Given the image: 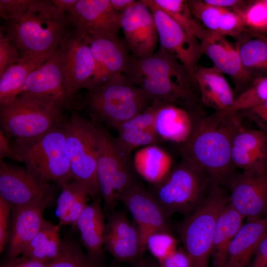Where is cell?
Here are the masks:
<instances>
[{
  "label": "cell",
  "instance_id": "cell-1",
  "mask_svg": "<svg viewBox=\"0 0 267 267\" xmlns=\"http://www.w3.org/2000/svg\"><path fill=\"white\" fill-rule=\"evenodd\" d=\"M123 74L152 101L193 107L197 106L200 101L186 69L174 55L161 46L147 57L137 59L131 55Z\"/></svg>",
  "mask_w": 267,
  "mask_h": 267
},
{
  "label": "cell",
  "instance_id": "cell-2",
  "mask_svg": "<svg viewBox=\"0 0 267 267\" xmlns=\"http://www.w3.org/2000/svg\"><path fill=\"white\" fill-rule=\"evenodd\" d=\"M242 115L236 113L218 120L212 114L201 122L180 148L182 159L201 169L214 182L225 186L236 173L231 160L233 138L243 126Z\"/></svg>",
  "mask_w": 267,
  "mask_h": 267
},
{
  "label": "cell",
  "instance_id": "cell-3",
  "mask_svg": "<svg viewBox=\"0 0 267 267\" xmlns=\"http://www.w3.org/2000/svg\"><path fill=\"white\" fill-rule=\"evenodd\" d=\"M73 28L67 15L59 12L51 0H36L23 14L6 21L0 30L11 39L22 57L55 50Z\"/></svg>",
  "mask_w": 267,
  "mask_h": 267
},
{
  "label": "cell",
  "instance_id": "cell-4",
  "mask_svg": "<svg viewBox=\"0 0 267 267\" xmlns=\"http://www.w3.org/2000/svg\"><path fill=\"white\" fill-rule=\"evenodd\" d=\"M62 104L23 93L0 104L1 130L16 141L40 137L64 123Z\"/></svg>",
  "mask_w": 267,
  "mask_h": 267
},
{
  "label": "cell",
  "instance_id": "cell-5",
  "mask_svg": "<svg viewBox=\"0 0 267 267\" xmlns=\"http://www.w3.org/2000/svg\"><path fill=\"white\" fill-rule=\"evenodd\" d=\"M17 161L44 183L53 182L60 187L73 180L65 153L63 124L38 138L16 141L13 145Z\"/></svg>",
  "mask_w": 267,
  "mask_h": 267
},
{
  "label": "cell",
  "instance_id": "cell-6",
  "mask_svg": "<svg viewBox=\"0 0 267 267\" xmlns=\"http://www.w3.org/2000/svg\"><path fill=\"white\" fill-rule=\"evenodd\" d=\"M212 182L201 169L182 159L150 192L169 218L175 213L186 216L203 202Z\"/></svg>",
  "mask_w": 267,
  "mask_h": 267
},
{
  "label": "cell",
  "instance_id": "cell-7",
  "mask_svg": "<svg viewBox=\"0 0 267 267\" xmlns=\"http://www.w3.org/2000/svg\"><path fill=\"white\" fill-rule=\"evenodd\" d=\"M85 102L94 118L116 129L153 101L122 73L89 90Z\"/></svg>",
  "mask_w": 267,
  "mask_h": 267
},
{
  "label": "cell",
  "instance_id": "cell-8",
  "mask_svg": "<svg viewBox=\"0 0 267 267\" xmlns=\"http://www.w3.org/2000/svg\"><path fill=\"white\" fill-rule=\"evenodd\" d=\"M229 202L224 186L213 182L203 202L179 224L178 234L193 267H208L217 220Z\"/></svg>",
  "mask_w": 267,
  "mask_h": 267
},
{
  "label": "cell",
  "instance_id": "cell-9",
  "mask_svg": "<svg viewBox=\"0 0 267 267\" xmlns=\"http://www.w3.org/2000/svg\"><path fill=\"white\" fill-rule=\"evenodd\" d=\"M65 153L73 179L94 199L101 195L97 175L98 126L73 113L64 121Z\"/></svg>",
  "mask_w": 267,
  "mask_h": 267
},
{
  "label": "cell",
  "instance_id": "cell-10",
  "mask_svg": "<svg viewBox=\"0 0 267 267\" xmlns=\"http://www.w3.org/2000/svg\"><path fill=\"white\" fill-rule=\"evenodd\" d=\"M97 175L104 209L109 215L124 192L136 179L131 158L118 148L115 138L98 126Z\"/></svg>",
  "mask_w": 267,
  "mask_h": 267
},
{
  "label": "cell",
  "instance_id": "cell-11",
  "mask_svg": "<svg viewBox=\"0 0 267 267\" xmlns=\"http://www.w3.org/2000/svg\"><path fill=\"white\" fill-rule=\"evenodd\" d=\"M154 16L161 46L172 53L188 72L196 89L195 77L204 54L201 43L187 34L153 0H142Z\"/></svg>",
  "mask_w": 267,
  "mask_h": 267
},
{
  "label": "cell",
  "instance_id": "cell-12",
  "mask_svg": "<svg viewBox=\"0 0 267 267\" xmlns=\"http://www.w3.org/2000/svg\"><path fill=\"white\" fill-rule=\"evenodd\" d=\"M90 42L88 37L73 28L59 47L64 83L71 101L80 89L85 88L94 71Z\"/></svg>",
  "mask_w": 267,
  "mask_h": 267
},
{
  "label": "cell",
  "instance_id": "cell-13",
  "mask_svg": "<svg viewBox=\"0 0 267 267\" xmlns=\"http://www.w3.org/2000/svg\"><path fill=\"white\" fill-rule=\"evenodd\" d=\"M225 186L230 204L245 218H267V168L236 173Z\"/></svg>",
  "mask_w": 267,
  "mask_h": 267
},
{
  "label": "cell",
  "instance_id": "cell-14",
  "mask_svg": "<svg viewBox=\"0 0 267 267\" xmlns=\"http://www.w3.org/2000/svg\"><path fill=\"white\" fill-rule=\"evenodd\" d=\"M130 212L140 236L145 251L148 237L158 231L171 233L170 218L166 214L151 192L137 180L124 192L120 198Z\"/></svg>",
  "mask_w": 267,
  "mask_h": 267
},
{
  "label": "cell",
  "instance_id": "cell-15",
  "mask_svg": "<svg viewBox=\"0 0 267 267\" xmlns=\"http://www.w3.org/2000/svg\"><path fill=\"white\" fill-rule=\"evenodd\" d=\"M121 12L110 0H78L67 15L72 27L90 40L96 37H119Z\"/></svg>",
  "mask_w": 267,
  "mask_h": 267
},
{
  "label": "cell",
  "instance_id": "cell-16",
  "mask_svg": "<svg viewBox=\"0 0 267 267\" xmlns=\"http://www.w3.org/2000/svg\"><path fill=\"white\" fill-rule=\"evenodd\" d=\"M121 26L133 57L143 58L155 53L158 31L152 13L142 0L122 13Z\"/></svg>",
  "mask_w": 267,
  "mask_h": 267
},
{
  "label": "cell",
  "instance_id": "cell-17",
  "mask_svg": "<svg viewBox=\"0 0 267 267\" xmlns=\"http://www.w3.org/2000/svg\"><path fill=\"white\" fill-rule=\"evenodd\" d=\"M105 249L120 263L137 265L143 258L139 230L122 211L109 215L106 223Z\"/></svg>",
  "mask_w": 267,
  "mask_h": 267
},
{
  "label": "cell",
  "instance_id": "cell-18",
  "mask_svg": "<svg viewBox=\"0 0 267 267\" xmlns=\"http://www.w3.org/2000/svg\"><path fill=\"white\" fill-rule=\"evenodd\" d=\"M89 45L95 62V69L85 87L88 90L123 73L131 57L125 41L119 37L94 38L90 39Z\"/></svg>",
  "mask_w": 267,
  "mask_h": 267
},
{
  "label": "cell",
  "instance_id": "cell-19",
  "mask_svg": "<svg viewBox=\"0 0 267 267\" xmlns=\"http://www.w3.org/2000/svg\"><path fill=\"white\" fill-rule=\"evenodd\" d=\"M206 117L198 106L182 108L174 103L163 102L156 114L155 130L161 139L182 145Z\"/></svg>",
  "mask_w": 267,
  "mask_h": 267
},
{
  "label": "cell",
  "instance_id": "cell-20",
  "mask_svg": "<svg viewBox=\"0 0 267 267\" xmlns=\"http://www.w3.org/2000/svg\"><path fill=\"white\" fill-rule=\"evenodd\" d=\"M53 198L52 189L32 202L12 207V224L9 240V259L22 253L40 230L44 212Z\"/></svg>",
  "mask_w": 267,
  "mask_h": 267
},
{
  "label": "cell",
  "instance_id": "cell-21",
  "mask_svg": "<svg viewBox=\"0 0 267 267\" xmlns=\"http://www.w3.org/2000/svg\"><path fill=\"white\" fill-rule=\"evenodd\" d=\"M20 93L52 100L65 107L69 105L71 101L64 83L59 47L29 76Z\"/></svg>",
  "mask_w": 267,
  "mask_h": 267
},
{
  "label": "cell",
  "instance_id": "cell-22",
  "mask_svg": "<svg viewBox=\"0 0 267 267\" xmlns=\"http://www.w3.org/2000/svg\"><path fill=\"white\" fill-rule=\"evenodd\" d=\"M52 189L26 168L10 166L0 160V196L12 206L28 204Z\"/></svg>",
  "mask_w": 267,
  "mask_h": 267
},
{
  "label": "cell",
  "instance_id": "cell-23",
  "mask_svg": "<svg viewBox=\"0 0 267 267\" xmlns=\"http://www.w3.org/2000/svg\"><path fill=\"white\" fill-rule=\"evenodd\" d=\"M201 44L214 66L232 78L238 95L252 84L253 78L243 67L238 45H233L224 36L215 33Z\"/></svg>",
  "mask_w": 267,
  "mask_h": 267
},
{
  "label": "cell",
  "instance_id": "cell-24",
  "mask_svg": "<svg viewBox=\"0 0 267 267\" xmlns=\"http://www.w3.org/2000/svg\"><path fill=\"white\" fill-rule=\"evenodd\" d=\"M231 156L234 167L248 171L267 168V136L242 126L234 135Z\"/></svg>",
  "mask_w": 267,
  "mask_h": 267
},
{
  "label": "cell",
  "instance_id": "cell-25",
  "mask_svg": "<svg viewBox=\"0 0 267 267\" xmlns=\"http://www.w3.org/2000/svg\"><path fill=\"white\" fill-rule=\"evenodd\" d=\"M101 196L88 204L79 217L75 226L81 235V241L93 261L103 263L106 223L101 207Z\"/></svg>",
  "mask_w": 267,
  "mask_h": 267
},
{
  "label": "cell",
  "instance_id": "cell-26",
  "mask_svg": "<svg viewBox=\"0 0 267 267\" xmlns=\"http://www.w3.org/2000/svg\"><path fill=\"white\" fill-rule=\"evenodd\" d=\"M195 82L201 102L215 111L227 108L235 98L223 73L214 66L207 67L199 65Z\"/></svg>",
  "mask_w": 267,
  "mask_h": 267
},
{
  "label": "cell",
  "instance_id": "cell-27",
  "mask_svg": "<svg viewBox=\"0 0 267 267\" xmlns=\"http://www.w3.org/2000/svg\"><path fill=\"white\" fill-rule=\"evenodd\" d=\"M267 234V218L246 220L229 247L224 267H249L258 245Z\"/></svg>",
  "mask_w": 267,
  "mask_h": 267
},
{
  "label": "cell",
  "instance_id": "cell-28",
  "mask_svg": "<svg viewBox=\"0 0 267 267\" xmlns=\"http://www.w3.org/2000/svg\"><path fill=\"white\" fill-rule=\"evenodd\" d=\"M244 219L229 202L221 211L216 223L211 256L215 267H224L230 244L243 225Z\"/></svg>",
  "mask_w": 267,
  "mask_h": 267
},
{
  "label": "cell",
  "instance_id": "cell-29",
  "mask_svg": "<svg viewBox=\"0 0 267 267\" xmlns=\"http://www.w3.org/2000/svg\"><path fill=\"white\" fill-rule=\"evenodd\" d=\"M54 50L37 56L21 57L18 62L8 67L0 76V104L18 96L29 76Z\"/></svg>",
  "mask_w": 267,
  "mask_h": 267
},
{
  "label": "cell",
  "instance_id": "cell-30",
  "mask_svg": "<svg viewBox=\"0 0 267 267\" xmlns=\"http://www.w3.org/2000/svg\"><path fill=\"white\" fill-rule=\"evenodd\" d=\"M135 171L147 181L157 184L172 168V159L156 145L144 146L135 153L133 162Z\"/></svg>",
  "mask_w": 267,
  "mask_h": 267
},
{
  "label": "cell",
  "instance_id": "cell-31",
  "mask_svg": "<svg viewBox=\"0 0 267 267\" xmlns=\"http://www.w3.org/2000/svg\"><path fill=\"white\" fill-rule=\"evenodd\" d=\"M59 226L44 220L38 233L22 251L23 257L46 262L57 259L64 245L59 235Z\"/></svg>",
  "mask_w": 267,
  "mask_h": 267
},
{
  "label": "cell",
  "instance_id": "cell-32",
  "mask_svg": "<svg viewBox=\"0 0 267 267\" xmlns=\"http://www.w3.org/2000/svg\"><path fill=\"white\" fill-rule=\"evenodd\" d=\"M61 188L56 210L59 225L71 224L75 227L79 217L88 204L89 192L75 179L64 184Z\"/></svg>",
  "mask_w": 267,
  "mask_h": 267
},
{
  "label": "cell",
  "instance_id": "cell-33",
  "mask_svg": "<svg viewBox=\"0 0 267 267\" xmlns=\"http://www.w3.org/2000/svg\"><path fill=\"white\" fill-rule=\"evenodd\" d=\"M153 0L158 8L169 15L187 34L201 43L205 42L214 33L193 16L187 0Z\"/></svg>",
  "mask_w": 267,
  "mask_h": 267
},
{
  "label": "cell",
  "instance_id": "cell-34",
  "mask_svg": "<svg viewBox=\"0 0 267 267\" xmlns=\"http://www.w3.org/2000/svg\"><path fill=\"white\" fill-rule=\"evenodd\" d=\"M238 46L243 67L252 77H267V42L261 37L248 40Z\"/></svg>",
  "mask_w": 267,
  "mask_h": 267
},
{
  "label": "cell",
  "instance_id": "cell-35",
  "mask_svg": "<svg viewBox=\"0 0 267 267\" xmlns=\"http://www.w3.org/2000/svg\"><path fill=\"white\" fill-rule=\"evenodd\" d=\"M267 101V77L255 80L245 90L235 97L227 108L215 111L213 115L222 119Z\"/></svg>",
  "mask_w": 267,
  "mask_h": 267
},
{
  "label": "cell",
  "instance_id": "cell-36",
  "mask_svg": "<svg viewBox=\"0 0 267 267\" xmlns=\"http://www.w3.org/2000/svg\"><path fill=\"white\" fill-rule=\"evenodd\" d=\"M118 135L115 138L119 149L131 158L132 151L140 146L156 145L161 139L155 130L132 127L117 130Z\"/></svg>",
  "mask_w": 267,
  "mask_h": 267
},
{
  "label": "cell",
  "instance_id": "cell-37",
  "mask_svg": "<svg viewBox=\"0 0 267 267\" xmlns=\"http://www.w3.org/2000/svg\"><path fill=\"white\" fill-rule=\"evenodd\" d=\"M63 242L61 254L50 262L47 267H109L91 259L76 241L67 238Z\"/></svg>",
  "mask_w": 267,
  "mask_h": 267
},
{
  "label": "cell",
  "instance_id": "cell-38",
  "mask_svg": "<svg viewBox=\"0 0 267 267\" xmlns=\"http://www.w3.org/2000/svg\"><path fill=\"white\" fill-rule=\"evenodd\" d=\"M193 16L210 31L218 33L223 8L210 4L205 0H187Z\"/></svg>",
  "mask_w": 267,
  "mask_h": 267
},
{
  "label": "cell",
  "instance_id": "cell-39",
  "mask_svg": "<svg viewBox=\"0 0 267 267\" xmlns=\"http://www.w3.org/2000/svg\"><path fill=\"white\" fill-rule=\"evenodd\" d=\"M177 242L171 232H156L150 235L146 242V248L157 259L162 262L177 250Z\"/></svg>",
  "mask_w": 267,
  "mask_h": 267
},
{
  "label": "cell",
  "instance_id": "cell-40",
  "mask_svg": "<svg viewBox=\"0 0 267 267\" xmlns=\"http://www.w3.org/2000/svg\"><path fill=\"white\" fill-rule=\"evenodd\" d=\"M245 26L243 18L237 10L232 11L223 8L221 16L218 34L223 36H236L243 31Z\"/></svg>",
  "mask_w": 267,
  "mask_h": 267
},
{
  "label": "cell",
  "instance_id": "cell-41",
  "mask_svg": "<svg viewBox=\"0 0 267 267\" xmlns=\"http://www.w3.org/2000/svg\"><path fill=\"white\" fill-rule=\"evenodd\" d=\"M237 10L242 15L245 26L256 30H267V7L262 0L255 2L245 11Z\"/></svg>",
  "mask_w": 267,
  "mask_h": 267
},
{
  "label": "cell",
  "instance_id": "cell-42",
  "mask_svg": "<svg viewBox=\"0 0 267 267\" xmlns=\"http://www.w3.org/2000/svg\"><path fill=\"white\" fill-rule=\"evenodd\" d=\"M19 50L11 39L0 30V76L20 59Z\"/></svg>",
  "mask_w": 267,
  "mask_h": 267
},
{
  "label": "cell",
  "instance_id": "cell-43",
  "mask_svg": "<svg viewBox=\"0 0 267 267\" xmlns=\"http://www.w3.org/2000/svg\"><path fill=\"white\" fill-rule=\"evenodd\" d=\"M36 0H0V15L5 21L25 13Z\"/></svg>",
  "mask_w": 267,
  "mask_h": 267
},
{
  "label": "cell",
  "instance_id": "cell-44",
  "mask_svg": "<svg viewBox=\"0 0 267 267\" xmlns=\"http://www.w3.org/2000/svg\"><path fill=\"white\" fill-rule=\"evenodd\" d=\"M239 112L267 136V101Z\"/></svg>",
  "mask_w": 267,
  "mask_h": 267
},
{
  "label": "cell",
  "instance_id": "cell-45",
  "mask_svg": "<svg viewBox=\"0 0 267 267\" xmlns=\"http://www.w3.org/2000/svg\"><path fill=\"white\" fill-rule=\"evenodd\" d=\"M12 206L0 196V252L9 242L10 237L9 220Z\"/></svg>",
  "mask_w": 267,
  "mask_h": 267
},
{
  "label": "cell",
  "instance_id": "cell-46",
  "mask_svg": "<svg viewBox=\"0 0 267 267\" xmlns=\"http://www.w3.org/2000/svg\"><path fill=\"white\" fill-rule=\"evenodd\" d=\"M159 264L160 267H193L188 254L181 249H177Z\"/></svg>",
  "mask_w": 267,
  "mask_h": 267
},
{
  "label": "cell",
  "instance_id": "cell-47",
  "mask_svg": "<svg viewBox=\"0 0 267 267\" xmlns=\"http://www.w3.org/2000/svg\"><path fill=\"white\" fill-rule=\"evenodd\" d=\"M50 262L23 257L9 259L1 267H47Z\"/></svg>",
  "mask_w": 267,
  "mask_h": 267
},
{
  "label": "cell",
  "instance_id": "cell-48",
  "mask_svg": "<svg viewBox=\"0 0 267 267\" xmlns=\"http://www.w3.org/2000/svg\"><path fill=\"white\" fill-rule=\"evenodd\" d=\"M249 267H267V234L258 245Z\"/></svg>",
  "mask_w": 267,
  "mask_h": 267
},
{
  "label": "cell",
  "instance_id": "cell-49",
  "mask_svg": "<svg viewBox=\"0 0 267 267\" xmlns=\"http://www.w3.org/2000/svg\"><path fill=\"white\" fill-rule=\"evenodd\" d=\"M4 158H9L17 161L16 152L13 145L10 144L9 138L3 132L0 131V160Z\"/></svg>",
  "mask_w": 267,
  "mask_h": 267
},
{
  "label": "cell",
  "instance_id": "cell-50",
  "mask_svg": "<svg viewBox=\"0 0 267 267\" xmlns=\"http://www.w3.org/2000/svg\"><path fill=\"white\" fill-rule=\"evenodd\" d=\"M78 0H52L53 4L62 13L67 15L75 7Z\"/></svg>",
  "mask_w": 267,
  "mask_h": 267
},
{
  "label": "cell",
  "instance_id": "cell-51",
  "mask_svg": "<svg viewBox=\"0 0 267 267\" xmlns=\"http://www.w3.org/2000/svg\"><path fill=\"white\" fill-rule=\"evenodd\" d=\"M207 3L212 5L228 9L230 7H236L240 5L244 1L238 0H204Z\"/></svg>",
  "mask_w": 267,
  "mask_h": 267
},
{
  "label": "cell",
  "instance_id": "cell-52",
  "mask_svg": "<svg viewBox=\"0 0 267 267\" xmlns=\"http://www.w3.org/2000/svg\"><path fill=\"white\" fill-rule=\"evenodd\" d=\"M110 1L113 7L121 13L132 6L136 1L135 0H110Z\"/></svg>",
  "mask_w": 267,
  "mask_h": 267
},
{
  "label": "cell",
  "instance_id": "cell-53",
  "mask_svg": "<svg viewBox=\"0 0 267 267\" xmlns=\"http://www.w3.org/2000/svg\"><path fill=\"white\" fill-rule=\"evenodd\" d=\"M134 267H160V266L151 261H146L143 259Z\"/></svg>",
  "mask_w": 267,
  "mask_h": 267
},
{
  "label": "cell",
  "instance_id": "cell-54",
  "mask_svg": "<svg viewBox=\"0 0 267 267\" xmlns=\"http://www.w3.org/2000/svg\"><path fill=\"white\" fill-rule=\"evenodd\" d=\"M262 1L265 5V6L267 7V0H263Z\"/></svg>",
  "mask_w": 267,
  "mask_h": 267
},
{
  "label": "cell",
  "instance_id": "cell-55",
  "mask_svg": "<svg viewBox=\"0 0 267 267\" xmlns=\"http://www.w3.org/2000/svg\"><path fill=\"white\" fill-rule=\"evenodd\" d=\"M263 39L267 42V37H263Z\"/></svg>",
  "mask_w": 267,
  "mask_h": 267
}]
</instances>
